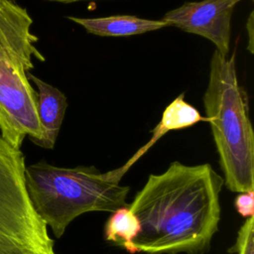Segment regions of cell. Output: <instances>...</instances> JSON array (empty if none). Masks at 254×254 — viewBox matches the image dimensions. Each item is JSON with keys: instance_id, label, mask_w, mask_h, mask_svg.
<instances>
[{"instance_id": "6da1fadb", "label": "cell", "mask_w": 254, "mask_h": 254, "mask_svg": "<svg viewBox=\"0 0 254 254\" xmlns=\"http://www.w3.org/2000/svg\"><path fill=\"white\" fill-rule=\"evenodd\" d=\"M223 178L209 164L172 162L128 204L140 222L136 253L204 254L218 230Z\"/></svg>"}, {"instance_id": "7a4b0ae2", "label": "cell", "mask_w": 254, "mask_h": 254, "mask_svg": "<svg viewBox=\"0 0 254 254\" xmlns=\"http://www.w3.org/2000/svg\"><path fill=\"white\" fill-rule=\"evenodd\" d=\"M128 169L125 164L101 173L94 166L64 168L40 161L26 166L25 184L35 211L59 239L83 213L128 205L130 188L120 184Z\"/></svg>"}, {"instance_id": "3957f363", "label": "cell", "mask_w": 254, "mask_h": 254, "mask_svg": "<svg viewBox=\"0 0 254 254\" xmlns=\"http://www.w3.org/2000/svg\"><path fill=\"white\" fill-rule=\"evenodd\" d=\"M33 19L26 8L12 0H0V136L21 149L26 136L38 145L42 129L38 117V93L27 73L33 58L44 62L31 31Z\"/></svg>"}, {"instance_id": "277c9868", "label": "cell", "mask_w": 254, "mask_h": 254, "mask_svg": "<svg viewBox=\"0 0 254 254\" xmlns=\"http://www.w3.org/2000/svg\"><path fill=\"white\" fill-rule=\"evenodd\" d=\"M203 105L224 185L233 192L254 190V133L234 54L229 58L217 51L212 54Z\"/></svg>"}, {"instance_id": "5b68a950", "label": "cell", "mask_w": 254, "mask_h": 254, "mask_svg": "<svg viewBox=\"0 0 254 254\" xmlns=\"http://www.w3.org/2000/svg\"><path fill=\"white\" fill-rule=\"evenodd\" d=\"M25 157L0 136V254H56L25 184Z\"/></svg>"}, {"instance_id": "8992f818", "label": "cell", "mask_w": 254, "mask_h": 254, "mask_svg": "<svg viewBox=\"0 0 254 254\" xmlns=\"http://www.w3.org/2000/svg\"><path fill=\"white\" fill-rule=\"evenodd\" d=\"M240 0H202L186 2L167 12L162 18L169 27H176L209 40L220 55L229 53L231 18Z\"/></svg>"}, {"instance_id": "52a82bcc", "label": "cell", "mask_w": 254, "mask_h": 254, "mask_svg": "<svg viewBox=\"0 0 254 254\" xmlns=\"http://www.w3.org/2000/svg\"><path fill=\"white\" fill-rule=\"evenodd\" d=\"M27 75L38 89L37 111L42 129V137L38 146L45 149H53L67 107L66 97L59 88L47 83L30 71Z\"/></svg>"}, {"instance_id": "ba28073f", "label": "cell", "mask_w": 254, "mask_h": 254, "mask_svg": "<svg viewBox=\"0 0 254 254\" xmlns=\"http://www.w3.org/2000/svg\"><path fill=\"white\" fill-rule=\"evenodd\" d=\"M82 26L88 33L100 37H129L169 27L161 20H150L131 15H116L101 18L66 17Z\"/></svg>"}, {"instance_id": "9c48e42d", "label": "cell", "mask_w": 254, "mask_h": 254, "mask_svg": "<svg viewBox=\"0 0 254 254\" xmlns=\"http://www.w3.org/2000/svg\"><path fill=\"white\" fill-rule=\"evenodd\" d=\"M185 94L178 96L164 111L160 124L153 130V136L151 140L142 147L128 162L134 164L157 140H159L164 134L172 130H179L194 125L200 121H206V117H202L200 113L185 99Z\"/></svg>"}, {"instance_id": "30bf717a", "label": "cell", "mask_w": 254, "mask_h": 254, "mask_svg": "<svg viewBox=\"0 0 254 254\" xmlns=\"http://www.w3.org/2000/svg\"><path fill=\"white\" fill-rule=\"evenodd\" d=\"M140 231V222L129 206H122L108 217L104 226L105 240L119 244L129 254H135L133 241Z\"/></svg>"}, {"instance_id": "8fae6325", "label": "cell", "mask_w": 254, "mask_h": 254, "mask_svg": "<svg viewBox=\"0 0 254 254\" xmlns=\"http://www.w3.org/2000/svg\"><path fill=\"white\" fill-rule=\"evenodd\" d=\"M231 254H254V216L246 218L238 230L235 243L228 249Z\"/></svg>"}, {"instance_id": "7c38bea8", "label": "cell", "mask_w": 254, "mask_h": 254, "mask_svg": "<svg viewBox=\"0 0 254 254\" xmlns=\"http://www.w3.org/2000/svg\"><path fill=\"white\" fill-rule=\"evenodd\" d=\"M234 205L236 211L243 217L249 218L254 216V190L239 192L236 196Z\"/></svg>"}, {"instance_id": "4fadbf2b", "label": "cell", "mask_w": 254, "mask_h": 254, "mask_svg": "<svg viewBox=\"0 0 254 254\" xmlns=\"http://www.w3.org/2000/svg\"><path fill=\"white\" fill-rule=\"evenodd\" d=\"M246 31L248 32V38H249V45L247 49L251 54H253V12L250 13L248 21L246 23Z\"/></svg>"}, {"instance_id": "5bb4252c", "label": "cell", "mask_w": 254, "mask_h": 254, "mask_svg": "<svg viewBox=\"0 0 254 254\" xmlns=\"http://www.w3.org/2000/svg\"><path fill=\"white\" fill-rule=\"evenodd\" d=\"M47 1H52V2H59V3H73V2H77V1H81V0H47Z\"/></svg>"}]
</instances>
